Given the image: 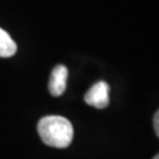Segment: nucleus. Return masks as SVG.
<instances>
[{
  "mask_svg": "<svg viewBox=\"0 0 159 159\" xmlns=\"http://www.w3.org/2000/svg\"><path fill=\"white\" fill-rule=\"evenodd\" d=\"M153 126H154V131H156V133H157V136L159 137V110H158V111H157V113L154 114Z\"/></svg>",
  "mask_w": 159,
  "mask_h": 159,
  "instance_id": "nucleus-5",
  "label": "nucleus"
},
{
  "mask_svg": "<svg viewBox=\"0 0 159 159\" xmlns=\"http://www.w3.org/2000/svg\"><path fill=\"white\" fill-rule=\"evenodd\" d=\"M110 86L105 81H98L85 93L84 100L90 106L97 108H105L110 102L108 97Z\"/></svg>",
  "mask_w": 159,
  "mask_h": 159,
  "instance_id": "nucleus-2",
  "label": "nucleus"
},
{
  "mask_svg": "<svg viewBox=\"0 0 159 159\" xmlns=\"http://www.w3.org/2000/svg\"><path fill=\"white\" fill-rule=\"evenodd\" d=\"M38 132L46 145L57 148L70 146L73 140V126L71 121L60 116H47L39 120Z\"/></svg>",
  "mask_w": 159,
  "mask_h": 159,
  "instance_id": "nucleus-1",
  "label": "nucleus"
},
{
  "mask_svg": "<svg viewBox=\"0 0 159 159\" xmlns=\"http://www.w3.org/2000/svg\"><path fill=\"white\" fill-rule=\"evenodd\" d=\"M68 70L64 65H57L53 68L48 81V91L53 97H60L66 90Z\"/></svg>",
  "mask_w": 159,
  "mask_h": 159,
  "instance_id": "nucleus-3",
  "label": "nucleus"
},
{
  "mask_svg": "<svg viewBox=\"0 0 159 159\" xmlns=\"http://www.w3.org/2000/svg\"><path fill=\"white\" fill-rule=\"evenodd\" d=\"M153 159H159V153L158 154H157V156H156V157H154V158Z\"/></svg>",
  "mask_w": 159,
  "mask_h": 159,
  "instance_id": "nucleus-6",
  "label": "nucleus"
},
{
  "mask_svg": "<svg viewBox=\"0 0 159 159\" xmlns=\"http://www.w3.org/2000/svg\"><path fill=\"white\" fill-rule=\"evenodd\" d=\"M17 53V44L13 41L10 34L0 29V57L10 58Z\"/></svg>",
  "mask_w": 159,
  "mask_h": 159,
  "instance_id": "nucleus-4",
  "label": "nucleus"
}]
</instances>
